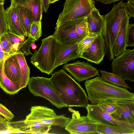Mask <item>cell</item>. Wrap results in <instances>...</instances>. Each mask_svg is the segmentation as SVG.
<instances>
[{
	"label": "cell",
	"mask_w": 134,
	"mask_h": 134,
	"mask_svg": "<svg viewBox=\"0 0 134 134\" xmlns=\"http://www.w3.org/2000/svg\"><path fill=\"white\" fill-rule=\"evenodd\" d=\"M68 110L71 113L70 119L65 127L70 133L79 134H98L97 123L87 115L81 116L78 111L69 107Z\"/></svg>",
	"instance_id": "cell-9"
},
{
	"label": "cell",
	"mask_w": 134,
	"mask_h": 134,
	"mask_svg": "<svg viewBox=\"0 0 134 134\" xmlns=\"http://www.w3.org/2000/svg\"><path fill=\"white\" fill-rule=\"evenodd\" d=\"M0 39L3 51L6 52H10L13 54L15 53L11 51L13 44L8 41L3 35H1Z\"/></svg>",
	"instance_id": "cell-35"
},
{
	"label": "cell",
	"mask_w": 134,
	"mask_h": 134,
	"mask_svg": "<svg viewBox=\"0 0 134 134\" xmlns=\"http://www.w3.org/2000/svg\"><path fill=\"white\" fill-rule=\"evenodd\" d=\"M38 50H35L30 59V63L42 73L51 74L55 69V49L56 41L51 35L41 40Z\"/></svg>",
	"instance_id": "cell-5"
},
{
	"label": "cell",
	"mask_w": 134,
	"mask_h": 134,
	"mask_svg": "<svg viewBox=\"0 0 134 134\" xmlns=\"http://www.w3.org/2000/svg\"><path fill=\"white\" fill-rule=\"evenodd\" d=\"M13 54H14L10 52H6L3 51H0V62L8 57Z\"/></svg>",
	"instance_id": "cell-39"
},
{
	"label": "cell",
	"mask_w": 134,
	"mask_h": 134,
	"mask_svg": "<svg viewBox=\"0 0 134 134\" xmlns=\"http://www.w3.org/2000/svg\"><path fill=\"white\" fill-rule=\"evenodd\" d=\"M12 7H16L18 5H24L27 4L26 0H10Z\"/></svg>",
	"instance_id": "cell-37"
},
{
	"label": "cell",
	"mask_w": 134,
	"mask_h": 134,
	"mask_svg": "<svg viewBox=\"0 0 134 134\" xmlns=\"http://www.w3.org/2000/svg\"><path fill=\"white\" fill-rule=\"evenodd\" d=\"M3 35L12 44L14 43L20 42L26 39L25 36H18L8 31Z\"/></svg>",
	"instance_id": "cell-32"
},
{
	"label": "cell",
	"mask_w": 134,
	"mask_h": 134,
	"mask_svg": "<svg viewBox=\"0 0 134 134\" xmlns=\"http://www.w3.org/2000/svg\"><path fill=\"white\" fill-rule=\"evenodd\" d=\"M4 2H3L0 1V3H4Z\"/></svg>",
	"instance_id": "cell-48"
},
{
	"label": "cell",
	"mask_w": 134,
	"mask_h": 134,
	"mask_svg": "<svg viewBox=\"0 0 134 134\" xmlns=\"http://www.w3.org/2000/svg\"><path fill=\"white\" fill-rule=\"evenodd\" d=\"M114 99L102 101L97 104L104 111L111 114L116 110Z\"/></svg>",
	"instance_id": "cell-28"
},
{
	"label": "cell",
	"mask_w": 134,
	"mask_h": 134,
	"mask_svg": "<svg viewBox=\"0 0 134 134\" xmlns=\"http://www.w3.org/2000/svg\"><path fill=\"white\" fill-rule=\"evenodd\" d=\"M86 108L87 111V115L97 123L127 127L134 130V123L116 120L111 114L103 110L98 104H88Z\"/></svg>",
	"instance_id": "cell-12"
},
{
	"label": "cell",
	"mask_w": 134,
	"mask_h": 134,
	"mask_svg": "<svg viewBox=\"0 0 134 134\" xmlns=\"http://www.w3.org/2000/svg\"><path fill=\"white\" fill-rule=\"evenodd\" d=\"M5 120L2 118L1 115L0 114V121H5Z\"/></svg>",
	"instance_id": "cell-45"
},
{
	"label": "cell",
	"mask_w": 134,
	"mask_h": 134,
	"mask_svg": "<svg viewBox=\"0 0 134 134\" xmlns=\"http://www.w3.org/2000/svg\"><path fill=\"white\" fill-rule=\"evenodd\" d=\"M98 134H134V130L122 127L97 123Z\"/></svg>",
	"instance_id": "cell-23"
},
{
	"label": "cell",
	"mask_w": 134,
	"mask_h": 134,
	"mask_svg": "<svg viewBox=\"0 0 134 134\" xmlns=\"http://www.w3.org/2000/svg\"><path fill=\"white\" fill-rule=\"evenodd\" d=\"M22 28L26 36L28 37L31 25L34 21L30 9L24 5H18L15 7Z\"/></svg>",
	"instance_id": "cell-20"
},
{
	"label": "cell",
	"mask_w": 134,
	"mask_h": 134,
	"mask_svg": "<svg viewBox=\"0 0 134 134\" xmlns=\"http://www.w3.org/2000/svg\"><path fill=\"white\" fill-rule=\"evenodd\" d=\"M42 35L41 21H34L30 28L29 34L28 37H30L35 41H37Z\"/></svg>",
	"instance_id": "cell-27"
},
{
	"label": "cell",
	"mask_w": 134,
	"mask_h": 134,
	"mask_svg": "<svg viewBox=\"0 0 134 134\" xmlns=\"http://www.w3.org/2000/svg\"><path fill=\"white\" fill-rule=\"evenodd\" d=\"M84 86L91 104L107 100L121 99L134 101V93L123 88L108 82L98 76L86 81Z\"/></svg>",
	"instance_id": "cell-2"
},
{
	"label": "cell",
	"mask_w": 134,
	"mask_h": 134,
	"mask_svg": "<svg viewBox=\"0 0 134 134\" xmlns=\"http://www.w3.org/2000/svg\"><path fill=\"white\" fill-rule=\"evenodd\" d=\"M97 36L90 33L78 43V52L81 58L83 53L90 46Z\"/></svg>",
	"instance_id": "cell-26"
},
{
	"label": "cell",
	"mask_w": 134,
	"mask_h": 134,
	"mask_svg": "<svg viewBox=\"0 0 134 134\" xmlns=\"http://www.w3.org/2000/svg\"><path fill=\"white\" fill-rule=\"evenodd\" d=\"M79 43L65 44L56 41L55 49V68L61 65L67 63L69 61L81 58L78 52Z\"/></svg>",
	"instance_id": "cell-13"
},
{
	"label": "cell",
	"mask_w": 134,
	"mask_h": 134,
	"mask_svg": "<svg viewBox=\"0 0 134 134\" xmlns=\"http://www.w3.org/2000/svg\"><path fill=\"white\" fill-rule=\"evenodd\" d=\"M4 70L6 76L11 81L22 89L20 80L19 66L14 54L7 58L5 60Z\"/></svg>",
	"instance_id": "cell-17"
},
{
	"label": "cell",
	"mask_w": 134,
	"mask_h": 134,
	"mask_svg": "<svg viewBox=\"0 0 134 134\" xmlns=\"http://www.w3.org/2000/svg\"><path fill=\"white\" fill-rule=\"evenodd\" d=\"M84 19L70 20L56 26L52 36L57 42L61 44H68L79 42L86 36L79 35L76 31V27L77 24Z\"/></svg>",
	"instance_id": "cell-10"
},
{
	"label": "cell",
	"mask_w": 134,
	"mask_h": 134,
	"mask_svg": "<svg viewBox=\"0 0 134 134\" xmlns=\"http://www.w3.org/2000/svg\"><path fill=\"white\" fill-rule=\"evenodd\" d=\"M10 128L8 124V121L5 120L0 121V131L6 130Z\"/></svg>",
	"instance_id": "cell-38"
},
{
	"label": "cell",
	"mask_w": 134,
	"mask_h": 134,
	"mask_svg": "<svg viewBox=\"0 0 134 134\" xmlns=\"http://www.w3.org/2000/svg\"><path fill=\"white\" fill-rule=\"evenodd\" d=\"M0 114L8 121H10L14 118V115L6 107L0 103Z\"/></svg>",
	"instance_id": "cell-34"
},
{
	"label": "cell",
	"mask_w": 134,
	"mask_h": 134,
	"mask_svg": "<svg viewBox=\"0 0 134 134\" xmlns=\"http://www.w3.org/2000/svg\"><path fill=\"white\" fill-rule=\"evenodd\" d=\"M116 110L111 114L116 120L134 123V101L114 99Z\"/></svg>",
	"instance_id": "cell-15"
},
{
	"label": "cell",
	"mask_w": 134,
	"mask_h": 134,
	"mask_svg": "<svg viewBox=\"0 0 134 134\" xmlns=\"http://www.w3.org/2000/svg\"><path fill=\"white\" fill-rule=\"evenodd\" d=\"M43 10L44 12L46 13L48 9L50 4L49 0H42Z\"/></svg>",
	"instance_id": "cell-40"
},
{
	"label": "cell",
	"mask_w": 134,
	"mask_h": 134,
	"mask_svg": "<svg viewBox=\"0 0 134 134\" xmlns=\"http://www.w3.org/2000/svg\"><path fill=\"white\" fill-rule=\"evenodd\" d=\"M24 6L30 10L34 21H41L43 12L42 0H31Z\"/></svg>",
	"instance_id": "cell-25"
},
{
	"label": "cell",
	"mask_w": 134,
	"mask_h": 134,
	"mask_svg": "<svg viewBox=\"0 0 134 134\" xmlns=\"http://www.w3.org/2000/svg\"><path fill=\"white\" fill-rule=\"evenodd\" d=\"M102 78L105 81L117 86L132 90L126 82L125 80L113 72L99 70Z\"/></svg>",
	"instance_id": "cell-24"
},
{
	"label": "cell",
	"mask_w": 134,
	"mask_h": 134,
	"mask_svg": "<svg viewBox=\"0 0 134 134\" xmlns=\"http://www.w3.org/2000/svg\"><path fill=\"white\" fill-rule=\"evenodd\" d=\"M27 85L29 91L34 96L46 99L58 108L67 107L59 95L50 78L32 76L30 78Z\"/></svg>",
	"instance_id": "cell-6"
},
{
	"label": "cell",
	"mask_w": 134,
	"mask_h": 134,
	"mask_svg": "<svg viewBox=\"0 0 134 134\" xmlns=\"http://www.w3.org/2000/svg\"><path fill=\"white\" fill-rule=\"evenodd\" d=\"M4 3H0V34L2 35L8 31L6 20Z\"/></svg>",
	"instance_id": "cell-29"
},
{
	"label": "cell",
	"mask_w": 134,
	"mask_h": 134,
	"mask_svg": "<svg viewBox=\"0 0 134 134\" xmlns=\"http://www.w3.org/2000/svg\"><path fill=\"white\" fill-rule=\"evenodd\" d=\"M129 17H134V0H127L125 3Z\"/></svg>",
	"instance_id": "cell-36"
},
{
	"label": "cell",
	"mask_w": 134,
	"mask_h": 134,
	"mask_svg": "<svg viewBox=\"0 0 134 134\" xmlns=\"http://www.w3.org/2000/svg\"><path fill=\"white\" fill-rule=\"evenodd\" d=\"M95 7L92 0H66L56 26L70 20L86 18Z\"/></svg>",
	"instance_id": "cell-7"
},
{
	"label": "cell",
	"mask_w": 134,
	"mask_h": 134,
	"mask_svg": "<svg viewBox=\"0 0 134 134\" xmlns=\"http://www.w3.org/2000/svg\"><path fill=\"white\" fill-rule=\"evenodd\" d=\"M126 43L127 46H134V24H129L127 30Z\"/></svg>",
	"instance_id": "cell-33"
},
{
	"label": "cell",
	"mask_w": 134,
	"mask_h": 134,
	"mask_svg": "<svg viewBox=\"0 0 134 134\" xmlns=\"http://www.w3.org/2000/svg\"><path fill=\"white\" fill-rule=\"evenodd\" d=\"M24 53L19 51L14 54L18 63L22 88L26 87L30 77V69L26 61Z\"/></svg>",
	"instance_id": "cell-22"
},
{
	"label": "cell",
	"mask_w": 134,
	"mask_h": 134,
	"mask_svg": "<svg viewBox=\"0 0 134 134\" xmlns=\"http://www.w3.org/2000/svg\"><path fill=\"white\" fill-rule=\"evenodd\" d=\"M51 74L52 82L67 107H87L89 104L88 97L79 83L63 69Z\"/></svg>",
	"instance_id": "cell-1"
},
{
	"label": "cell",
	"mask_w": 134,
	"mask_h": 134,
	"mask_svg": "<svg viewBox=\"0 0 134 134\" xmlns=\"http://www.w3.org/2000/svg\"><path fill=\"white\" fill-rule=\"evenodd\" d=\"M1 35L0 34V36Z\"/></svg>",
	"instance_id": "cell-49"
},
{
	"label": "cell",
	"mask_w": 134,
	"mask_h": 134,
	"mask_svg": "<svg viewBox=\"0 0 134 134\" xmlns=\"http://www.w3.org/2000/svg\"><path fill=\"white\" fill-rule=\"evenodd\" d=\"M8 31L18 36H26L21 27L15 7L9 6L5 10Z\"/></svg>",
	"instance_id": "cell-18"
},
{
	"label": "cell",
	"mask_w": 134,
	"mask_h": 134,
	"mask_svg": "<svg viewBox=\"0 0 134 134\" xmlns=\"http://www.w3.org/2000/svg\"></svg>",
	"instance_id": "cell-50"
},
{
	"label": "cell",
	"mask_w": 134,
	"mask_h": 134,
	"mask_svg": "<svg viewBox=\"0 0 134 134\" xmlns=\"http://www.w3.org/2000/svg\"><path fill=\"white\" fill-rule=\"evenodd\" d=\"M30 1L31 0H26L27 4L29 3Z\"/></svg>",
	"instance_id": "cell-46"
},
{
	"label": "cell",
	"mask_w": 134,
	"mask_h": 134,
	"mask_svg": "<svg viewBox=\"0 0 134 134\" xmlns=\"http://www.w3.org/2000/svg\"><path fill=\"white\" fill-rule=\"evenodd\" d=\"M62 68L79 82L100 76L98 70L88 62L77 60L72 63L65 64Z\"/></svg>",
	"instance_id": "cell-11"
},
{
	"label": "cell",
	"mask_w": 134,
	"mask_h": 134,
	"mask_svg": "<svg viewBox=\"0 0 134 134\" xmlns=\"http://www.w3.org/2000/svg\"><path fill=\"white\" fill-rule=\"evenodd\" d=\"M32 49L34 50L35 49L37 48V46L35 43H32L31 46Z\"/></svg>",
	"instance_id": "cell-42"
},
{
	"label": "cell",
	"mask_w": 134,
	"mask_h": 134,
	"mask_svg": "<svg viewBox=\"0 0 134 134\" xmlns=\"http://www.w3.org/2000/svg\"><path fill=\"white\" fill-rule=\"evenodd\" d=\"M35 41L34 39L30 37L26 39L24 41L21 42L20 44V50L23 52L26 56L30 54H32L30 51L31 44L35 43Z\"/></svg>",
	"instance_id": "cell-31"
},
{
	"label": "cell",
	"mask_w": 134,
	"mask_h": 134,
	"mask_svg": "<svg viewBox=\"0 0 134 134\" xmlns=\"http://www.w3.org/2000/svg\"><path fill=\"white\" fill-rule=\"evenodd\" d=\"M127 14L125 3L121 1L114 4L109 12L102 15L104 24L102 35L106 48V53L110 60L114 58L113 47L121 22Z\"/></svg>",
	"instance_id": "cell-4"
},
{
	"label": "cell",
	"mask_w": 134,
	"mask_h": 134,
	"mask_svg": "<svg viewBox=\"0 0 134 134\" xmlns=\"http://www.w3.org/2000/svg\"><path fill=\"white\" fill-rule=\"evenodd\" d=\"M1 35L0 36V51H3L2 46V44L1 41Z\"/></svg>",
	"instance_id": "cell-44"
},
{
	"label": "cell",
	"mask_w": 134,
	"mask_h": 134,
	"mask_svg": "<svg viewBox=\"0 0 134 134\" xmlns=\"http://www.w3.org/2000/svg\"><path fill=\"white\" fill-rule=\"evenodd\" d=\"M5 0H0V1L4 2Z\"/></svg>",
	"instance_id": "cell-47"
},
{
	"label": "cell",
	"mask_w": 134,
	"mask_h": 134,
	"mask_svg": "<svg viewBox=\"0 0 134 134\" xmlns=\"http://www.w3.org/2000/svg\"><path fill=\"white\" fill-rule=\"evenodd\" d=\"M30 110L25 120L8 122L10 128L15 131H25L34 125L40 124L63 128L70 119L63 115H58L53 110L44 106H33Z\"/></svg>",
	"instance_id": "cell-3"
},
{
	"label": "cell",
	"mask_w": 134,
	"mask_h": 134,
	"mask_svg": "<svg viewBox=\"0 0 134 134\" xmlns=\"http://www.w3.org/2000/svg\"><path fill=\"white\" fill-rule=\"evenodd\" d=\"M5 59L0 62V87L7 94L14 95L21 89L17 84L9 79L5 73L4 65Z\"/></svg>",
	"instance_id": "cell-21"
},
{
	"label": "cell",
	"mask_w": 134,
	"mask_h": 134,
	"mask_svg": "<svg viewBox=\"0 0 134 134\" xmlns=\"http://www.w3.org/2000/svg\"><path fill=\"white\" fill-rule=\"evenodd\" d=\"M111 64L112 72L124 80L134 81V49H125L114 58Z\"/></svg>",
	"instance_id": "cell-8"
},
{
	"label": "cell",
	"mask_w": 134,
	"mask_h": 134,
	"mask_svg": "<svg viewBox=\"0 0 134 134\" xmlns=\"http://www.w3.org/2000/svg\"><path fill=\"white\" fill-rule=\"evenodd\" d=\"M130 18L127 14L122 20L113 49L114 57L120 55L127 46L126 36Z\"/></svg>",
	"instance_id": "cell-16"
},
{
	"label": "cell",
	"mask_w": 134,
	"mask_h": 134,
	"mask_svg": "<svg viewBox=\"0 0 134 134\" xmlns=\"http://www.w3.org/2000/svg\"><path fill=\"white\" fill-rule=\"evenodd\" d=\"M120 0L122 1L123 0H96V1L104 4H110Z\"/></svg>",
	"instance_id": "cell-41"
},
{
	"label": "cell",
	"mask_w": 134,
	"mask_h": 134,
	"mask_svg": "<svg viewBox=\"0 0 134 134\" xmlns=\"http://www.w3.org/2000/svg\"><path fill=\"white\" fill-rule=\"evenodd\" d=\"M76 31L78 34L81 36H85L90 34L86 18L83 19L77 24Z\"/></svg>",
	"instance_id": "cell-30"
},
{
	"label": "cell",
	"mask_w": 134,
	"mask_h": 134,
	"mask_svg": "<svg viewBox=\"0 0 134 134\" xmlns=\"http://www.w3.org/2000/svg\"><path fill=\"white\" fill-rule=\"evenodd\" d=\"M59 1V0H49V3L50 4L53 3L55 2Z\"/></svg>",
	"instance_id": "cell-43"
},
{
	"label": "cell",
	"mask_w": 134,
	"mask_h": 134,
	"mask_svg": "<svg viewBox=\"0 0 134 134\" xmlns=\"http://www.w3.org/2000/svg\"><path fill=\"white\" fill-rule=\"evenodd\" d=\"M106 48L102 34L98 35L90 46L82 54L81 58L97 64L103 60Z\"/></svg>",
	"instance_id": "cell-14"
},
{
	"label": "cell",
	"mask_w": 134,
	"mask_h": 134,
	"mask_svg": "<svg viewBox=\"0 0 134 134\" xmlns=\"http://www.w3.org/2000/svg\"><path fill=\"white\" fill-rule=\"evenodd\" d=\"M90 33L98 35L102 34L104 21L102 15L95 7L86 18Z\"/></svg>",
	"instance_id": "cell-19"
}]
</instances>
